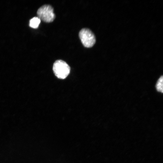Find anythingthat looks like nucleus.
I'll return each instance as SVG.
<instances>
[{
	"mask_svg": "<svg viewBox=\"0 0 163 163\" xmlns=\"http://www.w3.org/2000/svg\"><path fill=\"white\" fill-rule=\"evenodd\" d=\"M53 70L55 75L58 78L64 79L69 75L70 68L65 61L62 60H58L53 64Z\"/></svg>",
	"mask_w": 163,
	"mask_h": 163,
	"instance_id": "f257e3e1",
	"label": "nucleus"
},
{
	"mask_svg": "<svg viewBox=\"0 0 163 163\" xmlns=\"http://www.w3.org/2000/svg\"><path fill=\"white\" fill-rule=\"evenodd\" d=\"M37 14L40 20L49 23L53 22L55 18L53 7L49 5H44L38 10Z\"/></svg>",
	"mask_w": 163,
	"mask_h": 163,
	"instance_id": "f03ea898",
	"label": "nucleus"
},
{
	"mask_svg": "<svg viewBox=\"0 0 163 163\" xmlns=\"http://www.w3.org/2000/svg\"><path fill=\"white\" fill-rule=\"evenodd\" d=\"M79 36L82 44L85 47H91L94 46L96 42L94 35L88 28L82 29L79 32Z\"/></svg>",
	"mask_w": 163,
	"mask_h": 163,
	"instance_id": "7ed1b4c3",
	"label": "nucleus"
},
{
	"mask_svg": "<svg viewBox=\"0 0 163 163\" xmlns=\"http://www.w3.org/2000/svg\"><path fill=\"white\" fill-rule=\"evenodd\" d=\"M40 22V19L38 17H34L31 19L29 22L30 26L33 28H37Z\"/></svg>",
	"mask_w": 163,
	"mask_h": 163,
	"instance_id": "20e7f679",
	"label": "nucleus"
},
{
	"mask_svg": "<svg viewBox=\"0 0 163 163\" xmlns=\"http://www.w3.org/2000/svg\"><path fill=\"white\" fill-rule=\"evenodd\" d=\"M163 76H161L158 79L156 85L157 90L161 93L163 92Z\"/></svg>",
	"mask_w": 163,
	"mask_h": 163,
	"instance_id": "39448f33",
	"label": "nucleus"
}]
</instances>
